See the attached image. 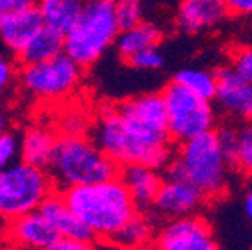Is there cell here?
Masks as SVG:
<instances>
[{"label":"cell","instance_id":"obj_1","mask_svg":"<svg viewBox=\"0 0 252 250\" xmlns=\"http://www.w3.org/2000/svg\"><path fill=\"white\" fill-rule=\"evenodd\" d=\"M91 140L118 164H147L166 170L173 159L168 116L161 93L138 94L98 114Z\"/></svg>","mask_w":252,"mask_h":250},{"label":"cell","instance_id":"obj_2","mask_svg":"<svg viewBox=\"0 0 252 250\" xmlns=\"http://www.w3.org/2000/svg\"><path fill=\"white\" fill-rule=\"evenodd\" d=\"M62 194L94 238L110 240L137 214V205L119 177L65 189Z\"/></svg>","mask_w":252,"mask_h":250},{"label":"cell","instance_id":"obj_3","mask_svg":"<svg viewBox=\"0 0 252 250\" xmlns=\"http://www.w3.org/2000/svg\"><path fill=\"white\" fill-rule=\"evenodd\" d=\"M119 166L88 137L62 135L56 140L49 175L62 191L119 177Z\"/></svg>","mask_w":252,"mask_h":250},{"label":"cell","instance_id":"obj_4","mask_svg":"<svg viewBox=\"0 0 252 250\" xmlns=\"http://www.w3.org/2000/svg\"><path fill=\"white\" fill-rule=\"evenodd\" d=\"M231 164L226 159L216 131L203 133L179 145L166 175L191 180L207 198H216L228 188Z\"/></svg>","mask_w":252,"mask_h":250},{"label":"cell","instance_id":"obj_5","mask_svg":"<svg viewBox=\"0 0 252 250\" xmlns=\"http://www.w3.org/2000/svg\"><path fill=\"white\" fill-rule=\"evenodd\" d=\"M119 31L112 0H86L79 21L65 35V53L83 68L91 66L114 46Z\"/></svg>","mask_w":252,"mask_h":250},{"label":"cell","instance_id":"obj_6","mask_svg":"<svg viewBox=\"0 0 252 250\" xmlns=\"http://www.w3.org/2000/svg\"><path fill=\"white\" fill-rule=\"evenodd\" d=\"M49 172L25 161H16L0 172V215L14 220L35 212L53 194Z\"/></svg>","mask_w":252,"mask_h":250},{"label":"cell","instance_id":"obj_7","mask_svg":"<svg viewBox=\"0 0 252 250\" xmlns=\"http://www.w3.org/2000/svg\"><path fill=\"white\" fill-rule=\"evenodd\" d=\"M161 94L173 142L182 144L203 133L216 131L217 110L212 100H205L173 81L161 91Z\"/></svg>","mask_w":252,"mask_h":250},{"label":"cell","instance_id":"obj_8","mask_svg":"<svg viewBox=\"0 0 252 250\" xmlns=\"http://www.w3.org/2000/svg\"><path fill=\"white\" fill-rule=\"evenodd\" d=\"M83 77V66L75 63L67 53L47 62L23 65L20 82L23 90L37 100L55 102L74 93Z\"/></svg>","mask_w":252,"mask_h":250},{"label":"cell","instance_id":"obj_9","mask_svg":"<svg viewBox=\"0 0 252 250\" xmlns=\"http://www.w3.org/2000/svg\"><path fill=\"white\" fill-rule=\"evenodd\" d=\"M153 250H222L210 224L200 215L166 220L153 238Z\"/></svg>","mask_w":252,"mask_h":250},{"label":"cell","instance_id":"obj_10","mask_svg":"<svg viewBox=\"0 0 252 250\" xmlns=\"http://www.w3.org/2000/svg\"><path fill=\"white\" fill-rule=\"evenodd\" d=\"M207 196L184 177L165 175L161 189L154 199L153 210L158 217L166 220L196 215L203 207Z\"/></svg>","mask_w":252,"mask_h":250},{"label":"cell","instance_id":"obj_11","mask_svg":"<svg viewBox=\"0 0 252 250\" xmlns=\"http://www.w3.org/2000/svg\"><path fill=\"white\" fill-rule=\"evenodd\" d=\"M217 109L240 123H252V82L242 79L226 66L217 72Z\"/></svg>","mask_w":252,"mask_h":250},{"label":"cell","instance_id":"obj_12","mask_svg":"<svg viewBox=\"0 0 252 250\" xmlns=\"http://www.w3.org/2000/svg\"><path fill=\"white\" fill-rule=\"evenodd\" d=\"M228 16L226 0H181L175 12V27L182 33L196 35L222 25Z\"/></svg>","mask_w":252,"mask_h":250},{"label":"cell","instance_id":"obj_13","mask_svg":"<svg viewBox=\"0 0 252 250\" xmlns=\"http://www.w3.org/2000/svg\"><path fill=\"white\" fill-rule=\"evenodd\" d=\"M9 238L21 250H49L62 236L44 217L42 212L35 210L11 220Z\"/></svg>","mask_w":252,"mask_h":250},{"label":"cell","instance_id":"obj_14","mask_svg":"<svg viewBox=\"0 0 252 250\" xmlns=\"http://www.w3.org/2000/svg\"><path fill=\"white\" fill-rule=\"evenodd\" d=\"M119 179L125 182L137 208H144V210L153 208L154 199L163 184V177L159 175V170L151 168L142 163L128 164L119 170Z\"/></svg>","mask_w":252,"mask_h":250},{"label":"cell","instance_id":"obj_15","mask_svg":"<svg viewBox=\"0 0 252 250\" xmlns=\"http://www.w3.org/2000/svg\"><path fill=\"white\" fill-rule=\"evenodd\" d=\"M39 210L51 222V226L55 227L56 233L62 238H75V240H84V242H93L94 235L90 231V227L70 210V207L67 205L63 194H55L53 192L40 205Z\"/></svg>","mask_w":252,"mask_h":250},{"label":"cell","instance_id":"obj_16","mask_svg":"<svg viewBox=\"0 0 252 250\" xmlns=\"http://www.w3.org/2000/svg\"><path fill=\"white\" fill-rule=\"evenodd\" d=\"M42 27L44 20L39 9L37 5H32V7L12 16L11 20L0 27V40L9 51L18 56Z\"/></svg>","mask_w":252,"mask_h":250},{"label":"cell","instance_id":"obj_17","mask_svg":"<svg viewBox=\"0 0 252 250\" xmlns=\"http://www.w3.org/2000/svg\"><path fill=\"white\" fill-rule=\"evenodd\" d=\"M56 140L58 138L49 129L40 128V126H32L21 137L20 159L28 164L47 170L53 161V156H55Z\"/></svg>","mask_w":252,"mask_h":250},{"label":"cell","instance_id":"obj_18","mask_svg":"<svg viewBox=\"0 0 252 250\" xmlns=\"http://www.w3.org/2000/svg\"><path fill=\"white\" fill-rule=\"evenodd\" d=\"M35 5L46 27L67 35L83 14L86 0H37Z\"/></svg>","mask_w":252,"mask_h":250},{"label":"cell","instance_id":"obj_19","mask_svg":"<svg viewBox=\"0 0 252 250\" xmlns=\"http://www.w3.org/2000/svg\"><path fill=\"white\" fill-rule=\"evenodd\" d=\"M62 53H65V35L62 31L44 25L37 31V35L18 55V60L21 65H33V63L47 62Z\"/></svg>","mask_w":252,"mask_h":250},{"label":"cell","instance_id":"obj_20","mask_svg":"<svg viewBox=\"0 0 252 250\" xmlns=\"http://www.w3.org/2000/svg\"><path fill=\"white\" fill-rule=\"evenodd\" d=\"M163 39L161 28L149 21H142V23L135 25V27L128 28V30L119 31L118 39H116V49L121 58L128 60L138 51H144L147 47L159 46Z\"/></svg>","mask_w":252,"mask_h":250},{"label":"cell","instance_id":"obj_21","mask_svg":"<svg viewBox=\"0 0 252 250\" xmlns=\"http://www.w3.org/2000/svg\"><path fill=\"white\" fill-rule=\"evenodd\" d=\"M153 240V219L146 214H135L109 242L126 250H138Z\"/></svg>","mask_w":252,"mask_h":250},{"label":"cell","instance_id":"obj_22","mask_svg":"<svg viewBox=\"0 0 252 250\" xmlns=\"http://www.w3.org/2000/svg\"><path fill=\"white\" fill-rule=\"evenodd\" d=\"M173 82H177L182 88L205 98V100L214 102V98H216L217 74H214L212 70L200 68V66H184V68L175 72Z\"/></svg>","mask_w":252,"mask_h":250},{"label":"cell","instance_id":"obj_23","mask_svg":"<svg viewBox=\"0 0 252 250\" xmlns=\"http://www.w3.org/2000/svg\"><path fill=\"white\" fill-rule=\"evenodd\" d=\"M116 20L121 30L135 27L144 21V2L142 0H112Z\"/></svg>","mask_w":252,"mask_h":250},{"label":"cell","instance_id":"obj_24","mask_svg":"<svg viewBox=\"0 0 252 250\" xmlns=\"http://www.w3.org/2000/svg\"><path fill=\"white\" fill-rule=\"evenodd\" d=\"M235 168L244 173H252V123H244L238 128Z\"/></svg>","mask_w":252,"mask_h":250},{"label":"cell","instance_id":"obj_25","mask_svg":"<svg viewBox=\"0 0 252 250\" xmlns=\"http://www.w3.org/2000/svg\"><path fill=\"white\" fill-rule=\"evenodd\" d=\"M126 62L130 63L133 68L144 72H156L165 65V56L159 51V47H147L144 51H138L137 55H133L131 58H128Z\"/></svg>","mask_w":252,"mask_h":250},{"label":"cell","instance_id":"obj_26","mask_svg":"<svg viewBox=\"0 0 252 250\" xmlns=\"http://www.w3.org/2000/svg\"><path fill=\"white\" fill-rule=\"evenodd\" d=\"M21 153V138H18L14 133L5 131L0 135V172L9 168L11 164L18 161Z\"/></svg>","mask_w":252,"mask_h":250},{"label":"cell","instance_id":"obj_27","mask_svg":"<svg viewBox=\"0 0 252 250\" xmlns=\"http://www.w3.org/2000/svg\"><path fill=\"white\" fill-rule=\"evenodd\" d=\"M229 68L242 79L252 82V44L236 47L229 58Z\"/></svg>","mask_w":252,"mask_h":250},{"label":"cell","instance_id":"obj_28","mask_svg":"<svg viewBox=\"0 0 252 250\" xmlns=\"http://www.w3.org/2000/svg\"><path fill=\"white\" fill-rule=\"evenodd\" d=\"M60 128H62L63 135H72V137H86V133H90L91 126L86 121L84 114L81 112H67L63 114L62 121H60Z\"/></svg>","mask_w":252,"mask_h":250},{"label":"cell","instance_id":"obj_29","mask_svg":"<svg viewBox=\"0 0 252 250\" xmlns=\"http://www.w3.org/2000/svg\"><path fill=\"white\" fill-rule=\"evenodd\" d=\"M216 133H217V138H219L220 149H222L226 159L229 161L231 168H235L236 145H238V128H235V126H222V128H219Z\"/></svg>","mask_w":252,"mask_h":250},{"label":"cell","instance_id":"obj_30","mask_svg":"<svg viewBox=\"0 0 252 250\" xmlns=\"http://www.w3.org/2000/svg\"><path fill=\"white\" fill-rule=\"evenodd\" d=\"M16 65L7 55L0 53V98L5 96V94L11 91L12 84L16 81Z\"/></svg>","mask_w":252,"mask_h":250},{"label":"cell","instance_id":"obj_31","mask_svg":"<svg viewBox=\"0 0 252 250\" xmlns=\"http://www.w3.org/2000/svg\"><path fill=\"white\" fill-rule=\"evenodd\" d=\"M32 5H35L33 0H0V27L11 20L12 16L32 7Z\"/></svg>","mask_w":252,"mask_h":250},{"label":"cell","instance_id":"obj_32","mask_svg":"<svg viewBox=\"0 0 252 250\" xmlns=\"http://www.w3.org/2000/svg\"><path fill=\"white\" fill-rule=\"evenodd\" d=\"M49 250H94L91 242L75 238H58V242L51 247Z\"/></svg>","mask_w":252,"mask_h":250},{"label":"cell","instance_id":"obj_33","mask_svg":"<svg viewBox=\"0 0 252 250\" xmlns=\"http://www.w3.org/2000/svg\"><path fill=\"white\" fill-rule=\"evenodd\" d=\"M229 14L235 16H252V0H226Z\"/></svg>","mask_w":252,"mask_h":250},{"label":"cell","instance_id":"obj_34","mask_svg":"<svg viewBox=\"0 0 252 250\" xmlns=\"http://www.w3.org/2000/svg\"><path fill=\"white\" fill-rule=\"evenodd\" d=\"M244 212L247 215V219L252 220V189L245 192L244 196Z\"/></svg>","mask_w":252,"mask_h":250},{"label":"cell","instance_id":"obj_35","mask_svg":"<svg viewBox=\"0 0 252 250\" xmlns=\"http://www.w3.org/2000/svg\"><path fill=\"white\" fill-rule=\"evenodd\" d=\"M7 131V114L0 107V135H4Z\"/></svg>","mask_w":252,"mask_h":250}]
</instances>
